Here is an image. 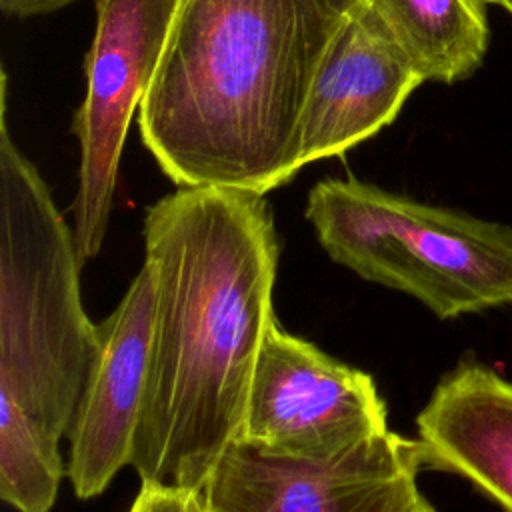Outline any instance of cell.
<instances>
[{
  "label": "cell",
  "mask_w": 512,
  "mask_h": 512,
  "mask_svg": "<svg viewBox=\"0 0 512 512\" xmlns=\"http://www.w3.org/2000/svg\"><path fill=\"white\" fill-rule=\"evenodd\" d=\"M154 322L132 468L142 484L204 490L240 438L274 316L278 236L260 194L178 188L144 216Z\"/></svg>",
  "instance_id": "6da1fadb"
},
{
  "label": "cell",
  "mask_w": 512,
  "mask_h": 512,
  "mask_svg": "<svg viewBox=\"0 0 512 512\" xmlns=\"http://www.w3.org/2000/svg\"><path fill=\"white\" fill-rule=\"evenodd\" d=\"M340 18L324 0H176L138 110L160 170L178 188L260 196L290 182Z\"/></svg>",
  "instance_id": "7a4b0ae2"
},
{
  "label": "cell",
  "mask_w": 512,
  "mask_h": 512,
  "mask_svg": "<svg viewBox=\"0 0 512 512\" xmlns=\"http://www.w3.org/2000/svg\"><path fill=\"white\" fill-rule=\"evenodd\" d=\"M82 256L36 166L8 130L0 78V398L52 448L68 436L98 326L84 310Z\"/></svg>",
  "instance_id": "3957f363"
},
{
  "label": "cell",
  "mask_w": 512,
  "mask_h": 512,
  "mask_svg": "<svg viewBox=\"0 0 512 512\" xmlns=\"http://www.w3.org/2000/svg\"><path fill=\"white\" fill-rule=\"evenodd\" d=\"M306 218L326 254L420 300L440 320L512 304V228L356 178L312 186Z\"/></svg>",
  "instance_id": "277c9868"
},
{
  "label": "cell",
  "mask_w": 512,
  "mask_h": 512,
  "mask_svg": "<svg viewBox=\"0 0 512 512\" xmlns=\"http://www.w3.org/2000/svg\"><path fill=\"white\" fill-rule=\"evenodd\" d=\"M386 432V402L370 374L272 322L238 440L266 454L326 462Z\"/></svg>",
  "instance_id": "5b68a950"
},
{
  "label": "cell",
  "mask_w": 512,
  "mask_h": 512,
  "mask_svg": "<svg viewBox=\"0 0 512 512\" xmlns=\"http://www.w3.org/2000/svg\"><path fill=\"white\" fill-rule=\"evenodd\" d=\"M96 28L84 60L86 96L72 120L80 144L74 238L82 260L104 242L134 112L154 76L176 0H92Z\"/></svg>",
  "instance_id": "8992f818"
},
{
  "label": "cell",
  "mask_w": 512,
  "mask_h": 512,
  "mask_svg": "<svg viewBox=\"0 0 512 512\" xmlns=\"http://www.w3.org/2000/svg\"><path fill=\"white\" fill-rule=\"evenodd\" d=\"M422 468L418 440L394 432L326 462L236 440L202 492L208 512H408Z\"/></svg>",
  "instance_id": "52a82bcc"
},
{
  "label": "cell",
  "mask_w": 512,
  "mask_h": 512,
  "mask_svg": "<svg viewBox=\"0 0 512 512\" xmlns=\"http://www.w3.org/2000/svg\"><path fill=\"white\" fill-rule=\"evenodd\" d=\"M152 322L154 280L142 264L118 306L98 324L96 354L68 432L66 476L80 500L102 494L132 464Z\"/></svg>",
  "instance_id": "ba28073f"
},
{
  "label": "cell",
  "mask_w": 512,
  "mask_h": 512,
  "mask_svg": "<svg viewBox=\"0 0 512 512\" xmlns=\"http://www.w3.org/2000/svg\"><path fill=\"white\" fill-rule=\"evenodd\" d=\"M424 82L374 8L360 0L334 30L300 128L302 166L342 156L390 126Z\"/></svg>",
  "instance_id": "9c48e42d"
},
{
  "label": "cell",
  "mask_w": 512,
  "mask_h": 512,
  "mask_svg": "<svg viewBox=\"0 0 512 512\" xmlns=\"http://www.w3.org/2000/svg\"><path fill=\"white\" fill-rule=\"evenodd\" d=\"M416 428L424 468L462 476L512 512V380L460 360L432 390Z\"/></svg>",
  "instance_id": "30bf717a"
},
{
  "label": "cell",
  "mask_w": 512,
  "mask_h": 512,
  "mask_svg": "<svg viewBox=\"0 0 512 512\" xmlns=\"http://www.w3.org/2000/svg\"><path fill=\"white\" fill-rule=\"evenodd\" d=\"M424 82L456 84L484 62L488 0H366Z\"/></svg>",
  "instance_id": "8fae6325"
},
{
  "label": "cell",
  "mask_w": 512,
  "mask_h": 512,
  "mask_svg": "<svg viewBox=\"0 0 512 512\" xmlns=\"http://www.w3.org/2000/svg\"><path fill=\"white\" fill-rule=\"evenodd\" d=\"M66 474L60 448H52L28 418L0 398V498L20 512H50Z\"/></svg>",
  "instance_id": "7c38bea8"
},
{
  "label": "cell",
  "mask_w": 512,
  "mask_h": 512,
  "mask_svg": "<svg viewBox=\"0 0 512 512\" xmlns=\"http://www.w3.org/2000/svg\"><path fill=\"white\" fill-rule=\"evenodd\" d=\"M130 512H208L204 492L142 484Z\"/></svg>",
  "instance_id": "4fadbf2b"
},
{
  "label": "cell",
  "mask_w": 512,
  "mask_h": 512,
  "mask_svg": "<svg viewBox=\"0 0 512 512\" xmlns=\"http://www.w3.org/2000/svg\"><path fill=\"white\" fill-rule=\"evenodd\" d=\"M76 0H0V10L4 16L30 18L56 12Z\"/></svg>",
  "instance_id": "5bb4252c"
},
{
  "label": "cell",
  "mask_w": 512,
  "mask_h": 512,
  "mask_svg": "<svg viewBox=\"0 0 512 512\" xmlns=\"http://www.w3.org/2000/svg\"><path fill=\"white\" fill-rule=\"evenodd\" d=\"M338 16H344L348 10H352L360 0H324Z\"/></svg>",
  "instance_id": "9a60e30c"
},
{
  "label": "cell",
  "mask_w": 512,
  "mask_h": 512,
  "mask_svg": "<svg viewBox=\"0 0 512 512\" xmlns=\"http://www.w3.org/2000/svg\"><path fill=\"white\" fill-rule=\"evenodd\" d=\"M408 512H436V510H434V506L420 494V496L414 500V504L408 508Z\"/></svg>",
  "instance_id": "2e32d148"
},
{
  "label": "cell",
  "mask_w": 512,
  "mask_h": 512,
  "mask_svg": "<svg viewBox=\"0 0 512 512\" xmlns=\"http://www.w3.org/2000/svg\"><path fill=\"white\" fill-rule=\"evenodd\" d=\"M488 4H496V6L504 8L508 14H512V0H488Z\"/></svg>",
  "instance_id": "e0dca14e"
}]
</instances>
